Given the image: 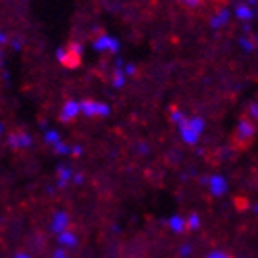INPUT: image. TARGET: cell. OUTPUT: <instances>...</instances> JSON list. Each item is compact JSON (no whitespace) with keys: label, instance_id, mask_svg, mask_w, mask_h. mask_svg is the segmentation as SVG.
Returning <instances> with one entry per match:
<instances>
[{"label":"cell","instance_id":"1","mask_svg":"<svg viewBox=\"0 0 258 258\" xmlns=\"http://www.w3.org/2000/svg\"><path fill=\"white\" fill-rule=\"evenodd\" d=\"M179 130V138L183 139L187 145H196L202 138L205 130V121L200 117V115H194V117H187L181 124H178Z\"/></svg>","mask_w":258,"mask_h":258},{"label":"cell","instance_id":"2","mask_svg":"<svg viewBox=\"0 0 258 258\" xmlns=\"http://www.w3.org/2000/svg\"><path fill=\"white\" fill-rule=\"evenodd\" d=\"M57 60L64 68H77L81 66V57H83V46L79 42H70L68 48H59L57 50Z\"/></svg>","mask_w":258,"mask_h":258},{"label":"cell","instance_id":"3","mask_svg":"<svg viewBox=\"0 0 258 258\" xmlns=\"http://www.w3.org/2000/svg\"><path fill=\"white\" fill-rule=\"evenodd\" d=\"M254 123L251 119H242L238 124H236V130H234V145L236 147H247L251 141L254 139Z\"/></svg>","mask_w":258,"mask_h":258},{"label":"cell","instance_id":"4","mask_svg":"<svg viewBox=\"0 0 258 258\" xmlns=\"http://www.w3.org/2000/svg\"><path fill=\"white\" fill-rule=\"evenodd\" d=\"M81 104V114L86 117H106L110 115V106L103 101H94V99H83L79 101Z\"/></svg>","mask_w":258,"mask_h":258},{"label":"cell","instance_id":"5","mask_svg":"<svg viewBox=\"0 0 258 258\" xmlns=\"http://www.w3.org/2000/svg\"><path fill=\"white\" fill-rule=\"evenodd\" d=\"M205 183H207L209 192L213 194L214 198H222V196H225L229 190L227 179H225L222 174H213V176H209V178L205 179Z\"/></svg>","mask_w":258,"mask_h":258},{"label":"cell","instance_id":"6","mask_svg":"<svg viewBox=\"0 0 258 258\" xmlns=\"http://www.w3.org/2000/svg\"><path fill=\"white\" fill-rule=\"evenodd\" d=\"M94 50L99 51V53H117L119 51V40L110 37V35H99L97 39L94 40Z\"/></svg>","mask_w":258,"mask_h":258},{"label":"cell","instance_id":"7","mask_svg":"<svg viewBox=\"0 0 258 258\" xmlns=\"http://www.w3.org/2000/svg\"><path fill=\"white\" fill-rule=\"evenodd\" d=\"M8 145L13 147V149H26V147L31 145V138L26 132H11L8 136Z\"/></svg>","mask_w":258,"mask_h":258},{"label":"cell","instance_id":"8","mask_svg":"<svg viewBox=\"0 0 258 258\" xmlns=\"http://www.w3.org/2000/svg\"><path fill=\"white\" fill-rule=\"evenodd\" d=\"M81 112V104L77 101H66L62 110H60V121L62 123H68L75 117V115H79Z\"/></svg>","mask_w":258,"mask_h":258},{"label":"cell","instance_id":"9","mask_svg":"<svg viewBox=\"0 0 258 258\" xmlns=\"http://www.w3.org/2000/svg\"><path fill=\"white\" fill-rule=\"evenodd\" d=\"M68 224H70L68 214L66 213H55L53 222H51V231H53L55 234L64 233L66 229H68Z\"/></svg>","mask_w":258,"mask_h":258},{"label":"cell","instance_id":"10","mask_svg":"<svg viewBox=\"0 0 258 258\" xmlns=\"http://www.w3.org/2000/svg\"><path fill=\"white\" fill-rule=\"evenodd\" d=\"M229 19H231V11L220 10L218 13H214V15L211 17L209 24H211V28H214V30H220V28H224V26L227 24Z\"/></svg>","mask_w":258,"mask_h":258},{"label":"cell","instance_id":"11","mask_svg":"<svg viewBox=\"0 0 258 258\" xmlns=\"http://www.w3.org/2000/svg\"><path fill=\"white\" fill-rule=\"evenodd\" d=\"M169 229L172 233L176 234H181L187 231V218H183L181 214H174L169 218Z\"/></svg>","mask_w":258,"mask_h":258},{"label":"cell","instance_id":"12","mask_svg":"<svg viewBox=\"0 0 258 258\" xmlns=\"http://www.w3.org/2000/svg\"><path fill=\"white\" fill-rule=\"evenodd\" d=\"M57 176H59L57 187H59V189H64L66 185H68V181H72V178H74V172H72V169H70L68 165H59V167H57Z\"/></svg>","mask_w":258,"mask_h":258},{"label":"cell","instance_id":"13","mask_svg":"<svg viewBox=\"0 0 258 258\" xmlns=\"http://www.w3.org/2000/svg\"><path fill=\"white\" fill-rule=\"evenodd\" d=\"M234 15H236V19L243 20V22H249V20H253L254 10L251 8V4H240V6H236Z\"/></svg>","mask_w":258,"mask_h":258},{"label":"cell","instance_id":"14","mask_svg":"<svg viewBox=\"0 0 258 258\" xmlns=\"http://www.w3.org/2000/svg\"><path fill=\"white\" fill-rule=\"evenodd\" d=\"M57 240H59V243L64 245V247H75V245H77V236H75V233L68 231V229H66L64 233H60Z\"/></svg>","mask_w":258,"mask_h":258},{"label":"cell","instance_id":"15","mask_svg":"<svg viewBox=\"0 0 258 258\" xmlns=\"http://www.w3.org/2000/svg\"><path fill=\"white\" fill-rule=\"evenodd\" d=\"M126 72H124V68H117L114 70V75H112V85L115 86V88H123L124 86V83H126Z\"/></svg>","mask_w":258,"mask_h":258},{"label":"cell","instance_id":"16","mask_svg":"<svg viewBox=\"0 0 258 258\" xmlns=\"http://www.w3.org/2000/svg\"><path fill=\"white\" fill-rule=\"evenodd\" d=\"M200 224H202V220H200V216L196 213L187 216V231H196L200 227Z\"/></svg>","mask_w":258,"mask_h":258},{"label":"cell","instance_id":"17","mask_svg":"<svg viewBox=\"0 0 258 258\" xmlns=\"http://www.w3.org/2000/svg\"><path fill=\"white\" fill-rule=\"evenodd\" d=\"M185 119H187V115H185L183 112H181V110H178V108H172V110H170V121H172V123L176 124V126L183 123Z\"/></svg>","mask_w":258,"mask_h":258},{"label":"cell","instance_id":"18","mask_svg":"<svg viewBox=\"0 0 258 258\" xmlns=\"http://www.w3.org/2000/svg\"><path fill=\"white\" fill-rule=\"evenodd\" d=\"M53 150L60 156L72 154V147H70V145H66L64 141H57V143L53 145Z\"/></svg>","mask_w":258,"mask_h":258},{"label":"cell","instance_id":"19","mask_svg":"<svg viewBox=\"0 0 258 258\" xmlns=\"http://www.w3.org/2000/svg\"><path fill=\"white\" fill-rule=\"evenodd\" d=\"M44 141L48 145H55L57 141H60V136H59V132L57 130H53V128H50V130H46V134H44Z\"/></svg>","mask_w":258,"mask_h":258},{"label":"cell","instance_id":"20","mask_svg":"<svg viewBox=\"0 0 258 258\" xmlns=\"http://www.w3.org/2000/svg\"><path fill=\"white\" fill-rule=\"evenodd\" d=\"M240 46H242V48L247 51V53L254 51V42L251 39H245V37H243V39H240Z\"/></svg>","mask_w":258,"mask_h":258},{"label":"cell","instance_id":"21","mask_svg":"<svg viewBox=\"0 0 258 258\" xmlns=\"http://www.w3.org/2000/svg\"><path fill=\"white\" fill-rule=\"evenodd\" d=\"M204 258H233V256L227 254L225 251H211V253H207Z\"/></svg>","mask_w":258,"mask_h":258},{"label":"cell","instance_id":"22","mask_svg":"<svg viewBox=\"0 0 258 258\" xmlns=\"http://www.w3.org/2000/svg\"><path fill=\"white\" fill-rule=\"evenodd\" d=\"M179 4H183L185 8H190V10H194V8H198L200 4H202V0H178Z\"/></svg>","mask_w":258,"mask_h":258},{"label":"cell","instance_id":"23","mask_svg":"<svg viewBox=\"0 0 258 258\" xmlns=\"http://www.w3.org/2000/svg\"><path fill=\"white\" fill-rule=\"evenodd\" d=\"M249 119L258 121V103H253L249 106Z\"/></svg>","mask_w":258,"mask_h":258},{"label":"cell","instance_id":"24","mask_svg":"<svg viewBox=\"0 0 258 258\" xmlns=\"http://www.w3.org/2000/svg\"><path fill=\"white\" fill-rule=\"evenodd\" d=\"M53 258H70V256L66 254L64 249H57V251L53 253Z\"/></svg>","mask_w":258,"mask_h":258},{"label":"cell","instance_id":"25","mask_svg":"<svg viewBox=\"0 0 258 258\" xmlns=\"http://www.w3.org/2000/svg\"><path fill=\"white\" fill-rule=\"evenodd\" d=\"M179 254H181V256H189V254H190V245H183V247L179 249Z\"/></svg>","mask_w":258,"mask_h":258},{"label":"cell","instance_id":"26","mask_svg":"<svg viewBox=\"0 0 258 258\" xmlns=\"http://www.w3.org/2000/svg\"><path fill=\"white\" fill-rule=\"evenodd\" d=\"M124 72H126V75H132L136 72V66L134 64H124Z\"/></svg>","mask_w":258,"mask_h":258},{"label":"cell","instance_id":"27","mask_svg":"<svg viewBox=\"0 0 258 258\" xmlns=\"http://www.w3.org/2000/svg\"><path fill=\"white\" fill-rule=\"evenodd\" d=\"M81 152H83V149H81L79 145H75V147H72V154H74V156H79Z\"/></svg>","mask_w":258,"mask_h":258},{"label":"cell","instance_id":"28","mask_svg":"<svg viewBox=\"0 0 258 258\" xmlns=\"http://www.w3.org/2000/svg\"><path fill=\"white\" fill-rule=\"evenodd\" d=\"M74 181H75L77 185L83 183V176H81V174H75V176H74Z\"/></svg>","mask_w":258,"mask_h":258},{"label":"cell","instance_id":"29","mask_svg":"<svg viewBox=\"0 0 258 258\" xmlns=\"http://www.w3.org/2000/svg\"><path fill=\"white\" fill-rule=\"evenodd\" d=\"M4 42H6V35L0 31V44H4Z\"/></svg>","mask_w":258,"mask_h":258},{"label":"cell","instance_id":"30","mask_svg":"<svg viewBox=\"0 0 258 258\" xmlns=\"http://www.w3.org/2000/svg\"><path fill=\"white\" fill-rule=\"evenodd\" d=\"M13 258H30V256H28V254H22V253H20V254H15Z\"/></svg>","mask_w":258,"mask_h":258},{"label":"cell","instance_id":"31","mask_svg":"<svg viewBox=\"0 0 258 258\" xmlns=\"http://www.w3.org/2000/svg\"><path fill=\"white\" fill-rule=\"evenodd\" d=\"M253 211H254V213L258 214V204H256V205H253Z\"/></svg>","mask_w":258,"mask_h":258},{"label":"cell","instance_id":"32","mask_svg":"<svg viewBox=\"0 0 258 258\" xmlns=\"http://www.w3.org/2000/svg\"><path fill=\"white\" fill-rule=\"evenodd\" d=\"M0 134H2V124H0Z\"/></svg>","mask_w":258,"mask_h":258},{"label":"cell","instance_id":"33","mask_svg":"<svg viewBox=\"0 0 258 258\" xmlns=\"http://www.w3.org/2000/svg\"><path fill=\"white\" fill-rule=\"evenodd\" d=\"M216 2H224V0H216Z\"/></svg>","mask_w":258,"mask_h":258}]
</instances>
